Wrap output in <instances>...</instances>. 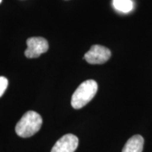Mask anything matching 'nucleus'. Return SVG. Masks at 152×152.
I'll list each match as a JSON object with an SVG mask.
<instances>
[{"label":"nucleus","mask_w":152,"mask_h":152,"mask_svg":"<svg viewBox=\"0 0 152 152\" xmlns=\"http://www.w3.org/2000/svg\"><path fill=\"white\" fill-rule=\"evenodd\" d=\"M27 49L25 51V56L27 58H37L41 54L47 52L49 44L47 39L41 37H30L26 42Z\"/></svg>","instance_id":"3"},{"label":"nucleus","mask_w":152,"mask_h":152,"mask_svg":"<svg viewBox=\"0 0 152 152\" xmlns=\"http://www.w3.org/2000/svg\"><path fill=\"white\" fill-rule=\"evenodd\" d=\"M1 1H2V0H0V4H1Z\"/></svg>","instance_id":"9"},{"label":"nucleus","mask_w":152,"mask_h":152,"mask_svg":"<svg viewBox=\"0 0 152 152\" xmlns=\"http://www.w3.org/2000/svg\"><path fill=\"white\" fill-rule=\"evenodd\" d=\"M97 90V83L93 80H88L82 83L72 96V106L75 109L84 107L94 97Z\"/></svg>","instance_id":"2"},{"label":"nucleus","mask_w":152,"mask_h":152,"mask_svg":"<svg viewBox=\"0 0 152 152\" xmlns=\"http://www.w3.org/2000/svg\"><path fill=\"white\" fill-rule=\"evenodd\" d=\"M78 138L73 134H66L57 141L51 152H74L78 146Z\"/></svg>","instance_id":"5"},{"label":"nucleus","mask_w":152,"mask_h":152,"mask_svg":"<svg viewBox=\"0 0 152 152\" xmlns=\"http://www.w3.org/2000/svg\"><path fill=\"white\" fill-rule=\"evenodd\" d=\"M144 138L140 134L130 137L123 147L122 152H142L144 147Z\"/></svg>","instance_id":"6"},{"label":"nucleus","mask_w":152,"mask_h":152,"mask_svg":"<svg viewBox=\"0 0 152 152\" xmlns=\"http://www.w3.org/2000/svg\"><path fill=\"white\" fill-rule=\"evenodd\" d=\"M8 80L5 77H0V97L4 94V93L8 87Z\"/></svg>","instance_id":"8"},{"label":"nucleus","mask_w":152,"mask_h":152,"mask_svg":"<svg viewBox=\"0 0 152 152\" xmlns=\"http://www.w3.org/2000/svg\"><path fill=\"white\" fill-rule=\"evenodd\" d=\"M113 5L116 10L123 13H128L133 9L132 0H113Z\"/></svg>","instance_id":"7"},{"label":"nucleus","mask_w":152,"mask_h":152,"mask_svg":"<svg viewBox=\"0 0 152 152\" xmlns=\"http://www.w3.org/2000/svg\"><path fill=\"white\" fill-rule=\"evenodd\" d=\"M111 52L109 49L95 45L91 47L90 50L85 54L84 58L87 63L90 64H102L109 59Z\"/></svg>","instance_id":"4"},{"label":"nucleus","mask_w":152,"mask_h":152,"mask_svg":"<svg viewBox=\"0 0 152 152\" xmlns=\"http://www.w3.org/2000/svg\"><path fill=\"white\" fill-rule=\"evenodd\" d=\"M42 125V118L37 112L29 111L23 115L16 124V132L19 137H30L37 133Z\"/></svg>","instance_id":"1"}]
</instances>
